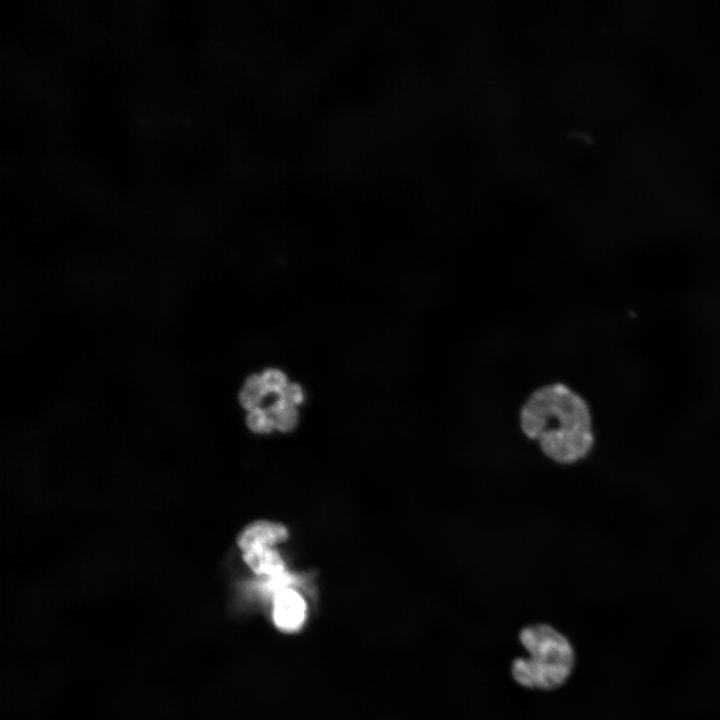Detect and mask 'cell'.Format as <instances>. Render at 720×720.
<instances>
[{
  "label": "cell",
  "instance_id": "cell-1",
  "mask_svg": "<svg viewBox=\"0 0 720 720\" xmlns=\"http://www.w3.org/2000/svg\"><path fill=\"white\" fill-rule=\"evenodd\" d=\"M520 425L524 434L536 440L543 453L557 463L577 462L593 447L589 407L562 383L535 390L521 408Z\"/></svg>",
  "mask_w": 720,
  "mask_h": 720
},
{
  "label": "cell",
  "instance_id": "cell-2",
  "mask_svg": "<svg viewBox=\"0 0 720 720\" xmlns=\"http://www.w3.org/2000/svg\"><path fill=\"white\" fill-rule=\"evenodd\" d=\"M520 642L527 657L512 663V676L521 686L554 689L570 676L575 654L569 640L552 626L533 624L521 630Z\"/></svg>",
  "mask_w": 720,
  "mask_h": 720
},
{
  "label": "cell",
  "instance_id": "cell-3",
  "mask_svg": "<svg viewBox=\"0 0 720 720\" xmlns=\"http://www.w3.org/2000/svg\"><path fill=\"white\" fill-rule=\"evenodd\" d=\"M271 616L278 630L297 632L307 620L308 604L294 586L284 587L272 594Z\"/></svg>",
  "mask_w": 720,
  "mask_h": 720
},
{
  "label": "cell",
  "instance_id": "cell-4",
  "mask_svg": "<svg viewBox=\"0 0 720 720\" xmlns=\"http://www.w3.org/2000/svg\"><path fill=\"white\" fill-rule=\"evenodd\" d=\"M289 531L285 525L270 520H255L239 534L237 545L244 552L255 547H275L287 541Z\"/></svg>",
  "mask_w": 720,
  "mask_h": 720
},
{
  "label": "cell",
  "instance_id": "cell-5",
  "mask_svg": "<svg viewBox=\"0 0 720 720\" xmlns=\"http://www.w3.org/2000/svg\"><path fill=\"white\" fill-rule=\"evenodd\" d=\"M246 566L256 575L266 579L287 572L286 563L275 547H255L242 552Z\"/></svg>",
  "mask_w": 720,
  "mask_h": 720
},
{
  "label": "cell",
  "instance_id": "cell-6",
  "mask_svg": "<svg viewBox=\"0 0 720 720\" xmlns=\"http://www.w3.org/2000/svg\"><path fill=\"white\" fill-rule=\"evenodd\" d=\"M268 395L269 392L262 381L261 375L251 374L246 378L240 390L239 402L245 410L250 411L261 407Z\"/></svg>",
  "mask_w": 720,
  "mask_h": 720
},
{
  "label": "cell",
  "instance_id": "cell-7",
  "mask_svg": "<svg viewBox=\"0 0 720 720\" xmlns=\"http://www.w3.org/2000/svg\"><path fill=\"white\" fill-rule=\"evenodd\" d=\"M267 409L271 414L275 430L289 433L296 428L299 421L297 407L291 406L277 397Z\"/></svg>",
  "mask_w": 720,
  "mask_h": 720
},
{
  "label": "cell",
  "instance_id": "cell-8",
  "mask_svg": "<svg viewBox=\"0 0 720 720\" xmlns=\"http://www.w3.org/2000/svg\"><path fill=\"white\" fill-rule=\"evenodd\" d=\"M246 425L256 434H270L275 430L271 414L267 407L263 406L248 411Z\"/></svg>",
  "mask_w": 720,
  "mask_h": 720
},
{
  "label": "cell",
  "instance_id": "cell-9",
  "mask_svg": "<svg viewBox=\"0 0 720 720\" xmlns=\"http://www.w3.org/2000/svg\"><path fill=\"white\" fill-rule=\"evenodd\" d=\"M260 375L269 394L279 396L289 383L286 374L277 368H268Z\"/></svg>",
  "mask_w": 720,
  "mask_h": 720
},
{
  "label": "cell",
  "instance_id": "cell-10",
  "mask_svg": "<svg viewBox=\"0 0 720 720\" xmlns=\"http://www.w3.org/2000/svg\"><path fill=\"white\" fill-rule=\"evenodd\" d=\"M285 403L297 407L304 402L305 393L303 388L298 383H288L282 393L277 396Z\"/></svg>",
  "mask_w": 720,
  "mask_h": 720
}]
</instances>
